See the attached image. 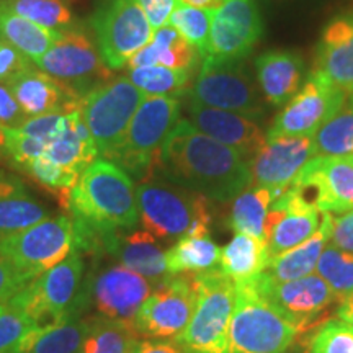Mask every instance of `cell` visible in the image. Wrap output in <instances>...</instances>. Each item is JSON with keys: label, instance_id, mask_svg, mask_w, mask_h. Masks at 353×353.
<instances>
[{"label": "cell", "instance_id": "obj_16", "mask_svg": "<svg viewBox=\"0 0 353 353\" xmlns=\"http://www.w3.org/2000/svg\"><path fill=\"white\" fill-rule=\"evenodd\" d=\"M152 285L121 263L110 265L83 280L82 296L99 316L132 324L141 304L151 294Z\"/></svg>", "mask_w": 353, "mask_h": 353}, {"label": "cell", "instance_id": "obj_27", "mask_svg": "<svg viewBox=\"0 0 353 353\" xmlns=\"http://www.w3.org/2000/svg\"><path fill=\"white\" fill-rule=\"evenodd\" d=\"M200 52L185 39L172 25H165L154 32L148 46L136 52L128 63V69L165 65L172 69L193 70L200 59Z\"/></svg>", "mask_w": 353, "mask_h": 353}, {"label": "cell", "instance_id": "obj_9", "mask_svg": "<svg viewBox=\"0 0 353 353\" xmlns=\"http://www.w3.org/2000/svg\"><path fill=\"white\" fill-rule=\"evenodd\" d=\"M180 108L179 97H145L128 126L114 164L136 179H145L167 136L179 123Z\"/></svg>", "mask_w": 353, "mask_h": 353}, {"label": "cell", "instance_id": "obj_13", "mask_svg": "<svg viewBox=\"0 0 353 353\" xmlns=\"http://www.w3.org/2000/svg\"><path fill=\"white\" fill-rule=\"evenodd\" d=\"M195 273L169 276L156 286L132 319L138 339L169 341L183 332L196 307Z\"/></svg>", "mask_w": 353, "mask_h": 353}, {"label": "cell", "instance_id": "obj_37", "mask_svg": "<svg viewBox=\"0 0 353 353\" xmlns=\"http://www.w3.org/2000/svg\"><path fill=\"white\" fill-rule=\"evenodd\" d=\"M126 77L145 97H180L192 79V70L148 65L128 69Z\"/></svg>", "mask_w": 353, "mask_h": 353}, {"label": "cell", "instance_id": "obj_1", "mask_svg": "<svg viewBox=\"0 0 353 353\" xmlns=\"http://www.w3.org/2000/svg\"><path fill=\"white\" fill-rule=\"evenodd\" d=\"M154 164L169 182L219 203L234 200L250 185L249 161L188 120H179Z\"/></svg>", "mask_w": 353, "mask_h": 353}, {"label": "cell", "instance_id": "obj_23", "mask_svg": "<svg viewBox=\"0 0 353 353\" xmlns=\"http://www.w3.org/2000/svg\"><path fill=\"white\" fill-rule=\"evenodd\" d=\"M257 82L272 107L288 103L304 79V59L296 51L270 50L255 59Z\"/></svg>", "mask_w": 353, "mask_h": 353}, {"label": "cell", "instance_id": "obj_25", "mask_svg": "<svg viewBox=\"0 0 353 353\" xmlns=\"http://www.w3.org/2000/svg\"><path fill=\"white\" fill-rule=\"evenodd\" d=\"M97 156H99V149L81 112L79 108L70 110L65 113L63 130L48 144L44 157L64 169L82 174L88 165L94 164Z\"/></svg>", "mask_w": 353, "mask_h": 353}, {"label": "cell", "instance_id": "obj_51", "mask_svg": "<svg viewBox=\"0 0 353 353\" xmlns=\"http://www.w3.org/2000/svg\"><path fill=\"white\" fill-rule=\"evenodd\" d=\"M128 353H188L176 341H136Z\"/></svg>", "mask_w": 353, "mask_h": 353}, {"label": "cell", "instance_id": "obj_18", "mask_svg": "<svg viewBox=\"0 0 353 353\" xmlns=\"http://www.w3.org/2000/svg\"><path fill=\"white\" fill-rule=\"evenodd\" d=\"M262 33V17L255 0H221L213 10L208 56L245 59Z\"/></svg>", "mask_w": 353, "mask_h": 353}, {"label": "cell", "instance_id": "obj_20", "mask_svg": "<svg viewBox=\"0 0 353 353\" xmlns=\"http://www.w3.org/2000/svg\"><path fill=\"white\" fill-rule=\"evenodd\" d=\"M6 85L15 97L26 120L50 113H68L76 110L81 100V97L50 74L39 70L34 64L8 81Z\"/></svg>", "mask_w": 353, "mask_h": 353}, {"label": "cell", "instance_id": "obj_48", "mask_svg": "<svg viewBox=\"0 0 353 353\" xmlns=\"http://www.w3.org/2000/svg\"><path fill=\"white\" fill-rule=\"evenodd\" d=\"M25 120V114L21 113L15 97L12 95L6 83H0V132L8 128L20 126Z\"/></svg>", "mask_w": 353, "mask_h": 353}, {"label": "cell", "instance_id": "obj_4", "mask_svg": "<svg viewBox=\"0 0 353 353\" xmlns=\"http://www.w3.org/2000/svg\"><path fill=\"white\" fill-rule=\"evenodd\" d=\"M301 334L252 283L236 285L228 353H285Z\"/></svg>", "mask_w": 353, "mask_h": 353}, {"label": "cell", "instance_id": "obj_47", "mask_svg": "<svg viewBox=\"0 0 353 353\" xmlns=\"http://www.w3.org/2000/svg\"><path fill=\"white\" fill-rule=\"evenodd\" d=\"M332 245L353 254V210L332 214Z\"/></svg>", "mask_w": 353, "mask_h": 353}, {"label": "cell", "instance_id": "obj_11", "mask_svg": "<svg viewBox=\"0 0 353 353\" xmlns=\"http://www.w3.org/2000/svg\"><path fill=\"white\" fill-rule=\"evenodd\" d=\"M34 65L79 97L112 77L90 25L76 23L61 32L54 46Z\"/></svg>", "mask_w": 353, "mask_h": 353}, {"label": "cell", "instance_id": "obj_14", "mask_svg": "<svg viewBox=\"0 0 353 353\" xmlns=\"http://www.w3.org/2000/svg\"><path fill=\"white\" fill-rule=\"evenodd\" d=\"M262 296L280 309L301 332L316 329L327 321L325 314L339 303L334 291L319 275H307L291 281H275L267 273L250 281Z\"/></svg>", "mask_w": 353, "mask_h": 353}, {"label": "cell", "instance_id": "obj_39", "mask_svg": "<svg viewBox=\"0 0 353 353\" xmlns=\"http://www.w3.org/2000/svg\"><path fill=\"white\" fill-rule=\"evenodd\" d=\"M213 10L185 6L179 0L172 12L169 23L192 44L205 59L210 52V33Z\"/></svg>", "mask_w": 353, "mask_h": 353}, {"label": "cell", "instance_id": "obj_19", "mask_svg": "<svg viewBox=\"0 0 353 353\" xmlns=\"http://www.w3.org/2000/svg\"><path fill=\"white\" fill-rule=\"evenodd\" d=\"M187 112L188 121L196 130L221 144L236 149L247 161H250L267 141L257 123L244 114L206 107L193 100H188Z\"/></svg>", "mask_w": 353, "mask_h": 353}, {"label": "cell", "instance_id": "obj_30", "mask_svg": "<svg viewBox=\"0 0 353 353\" xmlns=\"http://www.w3.org/2000/svg\"><path fill=\"white\" fill-rule=\"evenodd\" d=\"M88 317L68 314L28 334L23 353H79L85 341Z\"/></svg>", "mask_w": 353, "mask_h": 353}, {"label": "cell", "instance_id": "obj_44", "mask_svg": "<svg viewBox=\"0 0 353 353\" xmlns=\"http://www.w3.org/2000/svg\"><path fill=\"white\" fill-rule=\"evenodd\" d=\"M46 148L48 143L25 134L19 128L3 130V156L17 169L21 170L30 161L44 156Z\"/></svg>", "mask_w": 353, "mask_h": 353}, {"label": "cell", "instance_id": "obj_53", "mask_svg": "<svg viewBox=\"0 0 353 353\" xmlns=\"http://www.w3.org/2000/svg\"><path fill=\"white\" fill-rule=\"evenodd\" d=\"M185 6L205 8V10H216L221 6V0H180Z\"/></svg>", "mask_w": 353, "mask_h": 353}, {"label": "cell", "instance_id": "obj_35", "mask_svg": "<svg viewBox=\"0 0 353 353\" xmlns=\"http://www.w3.org/2000/svg\"><path fill=\"white\" fill-rule=\"evenodd\" d=\"M321 219V211H283L267 236L270 257L283 254L314 236Z\"/></svg>", "mask_w": 353, "mask_h": 353}, {"label": "cell", "instance_id": "obj_33", "mask_svg": "<svg viewBox=\"0 0 353 353\" xmlns=\"http://www.w3.org/2000/svg\"><path fill=\"white\" fill-rule=\"evenodd\" d=\"M273 201L275 198L268 188H245L232 203L228 226L236 234H247L263 239L265 219Z\"/></svg>", "mask_w": 353, "mask_h": 353}, {"label": "cell", "instance_id": "obj_24", "mask_svg": "<svg viewBox=\"0 0 353 353\" xmlns=\"http://www.w3.org/2000/svg\"><path fill=\"white\" fill-rule=\"evenodd\" d=\"M50 210L34 200L23 180L0 170V239L50 218Z\"/></svg>", "mask_w": 353, "mask_h": 353}, {"label": "cell", "instance_id": "obj_22", "mask_svg": "<svg viewBox=\"0 0 353 353\" xmlns=\"http://www.w3.org/2000/svg\"><path fill=\"white\" fill-rule=\"evenodd\" d=\"M101 255L117 259L123 267L144 276L152 286H159L169 278L164 247L144 229L117 232L107 237Z\"/></svg>", "mask_w": 353, "mask_h": 353}, {"label": "cell", "instance_id": "obj_7", "mask_svg": "<svg viewBox=\"0 0 353 353\" xmlns=\"http://www.w3.org/2000/svg\"><path fill=\"white\" fill-rule=\"evenodd\" d=\"M76 249V229L68 214L50 216L41 223L0 239V254L26 285L64 262Z\"/></svg>", "mask_w": 353, "mask_h": 353}, {"label": "cell", "instance_id": "obj_41", "mask_svg": "<svg viewBox=\"0 0 353 353\" xmlns=\"http://www.w3.org/2000/svg\"><path fill=\"white\" fill-rule=\"evenodd\" d=\"M21 170L32 176L39 187L46 188L48 192L59 196L65 206H68L70 190L74 188L79 176H81V174H77V172L64 169V167L54 164V162L44 156L30 161Z\"/></svg>", "mask_w": 353, "mask_h": 353}, {"label": "cell", "instance_id": "obj_32", "mask_svg": "<svg viewBox=\"0 0 353 353\" xmlns=\"http://www.w3.org/2000/svg\"><path fill=\"white\" fill-rule=\"evenodd\" d=\"M221 247L210 236L182 237L165 250L169 276L183 273H203L219 267Z\"/></svg>", "mask_w": 353, "mask_h": 353}, {"label": "cell", "instance_id": "obj_26", "mask_svg": "<svg viewBox=\"0 0 353 353\" xmlns=\"http://www.w3.org/2000/svg\"><path fill=\"white\" fill-rule=\"evenodd\" d=\"M330 234H332V213L324 211L321 226L314 236L283 254L273 255L268 260L265 273L275 281H291L311 275L316 270L322 250L330 239Z\"/></svg>", "mask_w": 353, "mask_h": 353}, {"label": "cell", "instance_id": "obj_49", "mask_svg": "<svg viewBox=\"0 0 353 353\" xmlns=\"http://www.w3.org/2000/svg\"><path fill=\"white\" fill-rule=\"evenodd\" d=\"M138 2L152 28L159 30L169 23L172 12L179 0H138Z\"/></svg>", "mask_w": 353, "mask_h": 353}, {"label": "cell", "instance_id": "obj_10", "mask_svg": "<svg viewBox=\"0 0 353 353\" xmlns=\"http://www.w3.org/2000/svg\"><path fill=\"white\" fill-rule=\"evenodd\" d=\"M90 28L110 70L126 68L154 37V28L138 0H95Z\"/></svg>", "mask_w": 353, "mask_h": 353}, {"label": "cell", "instance_id": "obj_8", "mask_svg": "<svg viewBox=\"0 0 353 353\" xmlns=\"http://www.w3.org/2000/svg\"><path fill=\"white\" fill-rule=\"evenodd\" d=\"M83 254L74 249L64 262L30 281L8 299V304L37 322L39 327L79 311V294L83 285Z\"/></svg>", "mask_w": 353, "mask_h": 353}, {"label": "cell", "instance_id": "obj_5", "mask_svg": "<svg viewBox=\"0 0 353 353\" xmlns=\"http://www.w3.org/2000/svg\"><path fill=\"white\" fill-rule=\"evenodd\" d=\"M196 307L176 342L188 353H228L229 324L236 306V283L223 272L195 273Z\"/></svg>", "mask_w": 353, "mask_h": 353}, {"label": "cell", "instance_id": "obj_43", "mask_svg": "<svg viewBox=\"0 0 353 353\" xmlns=\"http://www.w3.org/2000/svg\"><path fill=\"white\" fill-rule=\"evenodd\" d=\"M37 327V322L19 309L0 304V353H23L26 337Z\"/></svg>", "mask_w": 353, "mask_h": 353}, {"label": "cell", "instance_id": "obj_31", "mask_svg": "<svg viewBox=\"0 0 353 353\" xmlns=\"http://www.w3.org/2000/svg\"><path fill=\"white\" fill-rule=\"evenodd\" d=\"M59 34L61 32L39 26L0 6V38L23 52L33 64L54 46Z\"/></svg>", "mask_w": 353, "mask_h": 353}, {"label": "cell", "instance_id": "obj_6", "mask_svg": "<svg viewBox=\"0 0 353 353\" xmlns=\"http://www.w3.org/2000/svg\"><path fill=\"white\" fill-rule=\"evenodd\" d=\"M145 95L125 77H110L79 100V112L90 131L99 156L113 161L128 126Z\"/></svg>", "mask_w": 353, "mask_h": 353}, {"label": "cell", "instance_id": "obj_15", "mask_svg": "<svg viewBox=\"0 0 353 353\" xmlns=\"http://www.w3.org/2000/svg\"><path fill=\"white\" fill-rule=\"evenodd\" d=\"M347 99L345 92L332 85L317 70H312L304 87L288 101L283 112L268 128L267 139L281 136L312 138L316 131L343 107Z\"/></svg>", "mask_w": 353, "mask_h": 353}, {"label": "cell", "instance_id": "obj_36", "mask_svg": "<svg viewBox=\"0 0 353 353\" xmlns=\"http://www.w3.org/2000/svg\"><path fill=\"white\" fill-rule=\"evenodd\" d=\"M316 157L353 156V97L312 136Z\"/></svg>", "mask_w": 353, "mask_h": 353}, {"label": "cell", "instance_id": "obj_45", "mask_svg": "<svg viewBox=\"0 0 353 353\" xmlns=\"http://www.w3.org/2000/svg\"><path fill=\"white\" fill-rule=\"evenodd\" d=\"M64 121L65 113H50L43 114V117L28 118V120H25L17 128H19L20 131H23L25 134H30L33 136V138L50 144L51 141L59 134L61 130H63Z\"/></svg>", "mask_w": 353, "mask_h": 353}, {"label": "cell", "instance_id": "obj_50", "mask_svg": "<svg viewBox=\"0 0 353 353\" xmlns=\"http://www.w3.org/2000/svg\"><path fill=\"white\" fill-rule=\"evenodd\" d=\"M25 286L26 283L19 276L15 268L0 254V304L7 303L8 299L15 296Z\"/></svg>", "mask_w": 353, "mask_h": 353}, {"label": "cell", "instance_id": "obj_28", "mask_svg": "<svg viewBox=\"0 0 353 353\" xmlns=\"http://www.w3.org/2000/svg\"><path fill=\"white\" fill-rule=\"evenodd\" d=\"M268 260L270 250L263 239L247 234H234L229 244L221 247L218 270L231 278L236 285H244L262 275Z\"/></svg>", "mask_w": 353, "mask_h": 353}, {"label": "cell", "instance_id": "obj_54", "mask_svg": "<svg viewBox=\"0 0 353 353\" xmlns=\"http://www.w3.org/2000/svg\"><path fill=\"white\" fill-rule=\"evenodd\" d=\"M3 156V132H0V157Z\"/></svg>", "mask_w": 353, "mask_h": 353}, {"label": "cell", "instance_id": "obj_17", "mask_svg": "<svg viewBox=\"0 0 353 353\" xmlns=\"http://www.w3.org/2000/svg\"><path fill=\"white\" fill-rule=\"evenodd\" d=\"M314 157V144L307 136L267 139L262 149L249 161V187L268 188L278 200L293 185L304 165Z\"/></svg>", "mask_w": 353, "mask_h": 353}, {"label": "cell", "instance_id": "obj_38", "mask_svg": "<svg viewBox=\"0 0 353 353\" xmlns=\"http://www.w3.org/2000/svg\"><path fill=\"white\" fill-rule=\"evenodd\" d=\"M0 6L54 32H64L77 23L68 0H0Z\"/></svg>", "mask_w": 353, "mask_h": 353}, {"label": "cell", "instance_id": "obj_34", "mask_svg": "<svg viewBox=\"0 0 353 353\" xmlns=\"http://www.w3.org/2000/svg\"><path fill=\"white\" fill-rule=\"evenodd\" d=\"M136 341L138 335L130 322L97 314L88 317L85 341L79 353H128Z\"/></svg>", "mask_w": 353, "mask_h": 353}, {"label": "cell", "instance_id": "obj_29", "mask_svg": "<svg viewBox=\"0 0 353 353\" xmlns=\"http://www.w3.org/2000/svg\"><path fill=\"white\" fill-rule=\"evenodd\" d=\"M311 165L322 187V213H345L353 210V156L314 157Z\"/></svg>", "mask_w": 353, "mask_h": 353}, {"label": "cell", "instance_id": "obj_42", "mask_svg": "<svg viewBox=\"0 0 353 353\" xmlns=\"http://www.w3.org/2000/svg\"><path fill=\"white\" fill-rule=\"evenodd\" d=\"M306 353H353V327L341 319L321 322L306 341Z\"/></svg>", "mask_w": 353, "mask_h": 353}, {"label": "cell", "instance_id": "obj_46", "mask_svg": "<svg viewBox=\"0 0 353 353\" xmlns=\"http://www.w3.org/2000/svg\"><path fill=\"white\" fill-rule=\"evenodd\" d=\"M32 65L33 63L23 52H20L15 46L0 38V83H7Z\"/></svg>", "mask_w": 353, "mask_h": 353}, {"label": "cell", "instance_id": "obj_12", "mask_svg": "<svg viewBox=\"0 0 353 353\" xmlns=\"http://www.w3.org/2000/svg\"><path fill=\"white\" fill-rule=\"evenodd\" d=\"M190 100L206 107L260 118L262 99L244 59H219L208 56L188 92Z\"/></svg>", "mask_w": 353, "mask_h": 353}, {"label": "cell", "instance_id": "obj_3", "mask_svg": "<svg viewBox=\"0 0 353 353\" xmlns=\"http://www.w3.org/2000/svg\"><path fill=\"white\" fill-rule=\"evenodd\" d=\"M141 226L161 242L210 236V200L169 180L145 176L136 187Z\"/></svg>", "mask_w": 353, "mask_h": 353}, {"label": "cell", "instance_id": "obj_40", "mask_svg": "<svg viewBox=\"0 0 353 353\" xmlns=\"http://www.w3.org/2000/svg\"><path fill=\"white\" fill-rule=\"evenodd\" d=\"M319 275L329 288L334 291L339 301L353 294V254L345 252L335 245H327L322 250L317 262Z\"/></svg>", "mask_w": 353, "mask_h": 353}, {"label": "cell", "instance_id": "obj_55", "mask_svg": "<svg viewBox=\"0 0 353 353\" xmlns=\"http://www.w3.org/2000/svg\"><path fill=\"white\" fill-rule=\"evenodd\" d=\"M285 353H291V352H288V350H286V352H285Z\"/></svg>", "mask_w": 353, "mask_h": 353}, {"label": "cell", "instance_id": "obj_52", "mask_svg": "<svg viewBox=\"0 0 353 353\" xmlns=\"http://www.w3.org/2000/svg\"><path fill=\"white\" fill-rule=\"evenodd\" d=\"M335 317L353 327V294L339 301V306L335 309Z\"/></svg>", "mask_w": 353, "mask_h": 353}, {"label": "cell", "instance_id": "obj_21", "mask_svg": "<svg viewBox=\"0 0 353 353\" xmlns=\"http://www.w3.org/2000/svg\"><path fill=\"white\" fill-rule=\"evenodd\" d=\"M314 70L353 97V12L335 17L322 30Z\"/></svg>", "mask_w": 353, "mask_h": 353}, {"label": "cell", "instance_id": "obj_2", "mask_svg": "<svg viewBox=\"0 0 353 353\" xmlns=\"http://www.w3.org/2000/svg\"><path fill=\"white\" fill-rule=\"evenodd\" d=\"M68 210L76 229V249L82 254L100 255L108 236L132 231L139 223L132 179L108 159L82 172L70 190Z\"/></svg>", "mask_w": 353, "mask_h": 353}]
</instances>
